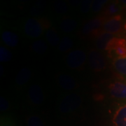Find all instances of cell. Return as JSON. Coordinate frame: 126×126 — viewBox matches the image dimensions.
Wrapping results in <instances>:
<instances>
[{
	"label": "cell",
	"mask_w": 126,
	"mask_h": 126,
	"mask_svg": "<svg viewBox=\"0 0 126 126\" xmlns=\"http://www.w3.org/2000/svg\"><path fill=\"white\" fill-rule=\"evenodd\" d=\"M124 22L121 15L117 14L114 16L109 18L103 23V29L104 32L116 34L119 33L122 30H123Z\"/></svg>",
	"instance_id": "cell-6"
},
{
	"label": "cell",
	"mask_w": 126,
	"mask_h": 126,
	"mask_svg": "<svg viewBox=\"0 0 126 126\" xmlns=\"http://www.w3.org/2000/svg\"><path fill=\"white\" fill-rule=\"evenodd\" d=\"M120 6H118L117 3H111L109 5V6L107 9V13L109 15H111L112 16H116L115 14H116L120 11Z\"/></svg>",
	"instance_id": "cell-27"
},
{
	"label": "cell",
	"mask_w": 126,
	"mask_h": 126,
	"mask_svg": "<svg viewBox=\"0 0 126 126\" xmlns=\"http://www.w3.org/2000/svg\"><path fill=\"white\" fill-rule=\"evenodd\" d=\"M1 39L7 47L16 48L19 44V36L13 31L9 30H1Z\"/></svg>",
	"instance_id": "cell-9"
},
{
	"label": "cell",
	"mask_w": 126,
	"mask_h": 126,
	"mask_svg": "<svg viewBox=\"0 0 126 126\" xmlns=\"http://www.w3.org/2000/svg\"><path fill=\"white\" fill-rule=\"evenodd\" d=\"M79 25V23L74 18H64L58 24L59 29L65 34H69L74 32Z\"/></svg>",
	"instance_id": "cell-11"
},
{
	"label": "cell",
	"mask_w": 126,
	"mask_h": 126,
	"mask_svg": "<svg viewBox=\"0 0 126 126\" xmlns=\"http://www.w3.org/2000/svg\"><path fill=\"white\" fill-rule=\"evenodd\" d=\"M44 9H45V3H37L31 9V14L34 17L39 16L44 12Z\"/></svg>",
	"instance_id": "cell-24"
},
{
	"label": "cell",
	"mask_w": 126,
	"mask_h": 126,
	"mask_svg": "<svg viewBox=\"0 0 126 126\" xmlns=\"http://www.w3.org/2000/svg\"><path fill=\"white\" fill-rule=\"evenodd\" d=\"M112 123L114 126H126V102L116 109L113 115Z\"/></svg>",
	"instance_id": "cell-10"
},
{
	"label": "cell",
	"mask_w": 126,
	"mask_h": 126,
	"mask_svg": "<svg viewBox=\"0 0 126 126\" xmlns=\"http://www.w3.org/2000/svg\"><path fill=\"white\" fill-rule=\"evenodd\" d=\"M0 126H17V125L14 118L9 114H6L1 116Z\"/></svg>",
	"instance_id": "cell-22"
},
{
	"label": "cell",
	"mask_w": 126,
	"mask_h": 126,
	"mask_svg": "<svg viewBox=\"0 0 126 126\" xmlns=\"http://www.w3.org/2000/svg\"><path fill=\"white\" fill-rule=\"evenodd\" d=\"M9 108V102L4 97H1L0 98V110L1 111H4L6 110H8Z\"/></svg>",
	"instance_id": "cell-28"
},
{
	"label": "cell",
	"mask_w": 126,
	"mask_h": 126,
	"mask_svg": "<svg viewBox=\"0 0 126 126\" xmlns=\"http://www.w3.org/2000/svg\"><path fill=\"white\" fill-rule=\"evenodd\" d=\"M45 30H46V24L39 18H28L23 24V30L25 35L31 39L39 38Z\"/></svg>",
	"instance_id": "cell-1"
},
{
	"label": "cell",
	"mask_w": 126,
	"mask_h": 126,
	"mask_svg": "<svg viewBox=\"0 0 126 126\" xmlns=\"http://www.w3.org/2000/svg\"><path fill=\"white\" fill-rule=\"evenodd\" d=\"M123 35H124V38L126 39V20L124 22V26H123Z\"/></svg>",
	"instance_id": "cell-29"
},
{
	"label": "cell",
	"mask_w": 126,
	"mask_h": 126,
	"mask_svg": "<svg viewBox=\"0 0 126 126\" xmlns=\"http://www.w3.org/2000/svg\"><path fill=\"white\" fill-rule=\"evenodd\" d=\"M106 50L113 59L126 58V39L123 37H113L108 44Z\"/></svg>",
	"instance_id": "cell-3"
},
{
	"label": "cell",
	"mask_w": 126,
	"mask_h": 126,
	"mask_svg": "<svg viewBox=\"0 0 126 126\" xmlns=\"http://www.w3.org/2000/svg\"><path fill=\"white\" fill-rule=\"evenodd\" d=\"M93 4V1L91 0H86L83 1L82 4L80 6V10L82 14H88L90 11V9H92V6Z\"/></svg>",
	"instance_id": "cell-25"
},
{
	"label": "cell",
	"mask_w": 126,
	"mask_h": 126,
	"mask_svg": "<svg viewBox=\"0 0 126 126\" xmlns=\"http://www.w3.org/2000/svg\"><path fill=\"white\" fill-rule=\"evenodd\" d=\"M74 41L69 36H64L58 46V50L60 52H67L73 46Z\"/></svg>",
	"instance_id": "cell-20"
},
{
	"label": "cell",
	"mask_w": 126,
	"mask_h": 126,
	"mask_svg": "<svg viewBox=\"0 0 126 126\" xmlns=\"http://www.w3.org/2000/svg\"><path fill=\"white\" fill-rule=\"evenodd\" d=\"M32 77V70L28 67H24L21 69L15 79V82L17 86L22 87L25 86Z\"/></svg>",
	"instance_id": "cell-13"
},
{
	"label": "cell",
	"mask_w": 126,
	"mask_h": 126,
	"mask_svg": "<svg viewBox=\"0 0 126 126\" xmlns=\"http://www.w3.org/2000/svg\"><path fill=\"white\" fill-rule=\"evenodd\" d=\"M87 55L82 50L77 49L71 51L67 56L66 64L68 67L76 69L81 67L86 61Z\"/></svg>",
	"instance_id": "cell-4"
},
{
	"label": "cell",
	"mask_w": 126,
	"mask_h": 126,
	"mask_svg": "<svg viewBox=\"0 0 126 126\" xmlns=\"http://www.w3.org/2000/svg\"><path fill=\"white\" fill-rule=\"evenodd\" d=\"M28 97L32 104L34 105L41 104L44 99V93L42 88L38 84L32 85L28 90Z\"/></svg>",
	"instance_id": "cell-8"
},
{
	"label": "cell",
	"mask_w": 126,
	"mask_h": 126,
	"mask_svg": "<svg viewBox=\"0 0 126 126\" xmlns=\"http://www.w3.org/2000/svg\"><path fill=\"white\" fill-rule=\"evenodd\" d=\"M88 64L95 72H101L107 67V61L99 51L93 50L88 55Z\"/></svg>",
	"instance_id": "cell-5"
},
{
	"label": "cell",
	"mask_w": 126,
	"mask_h": 126,
	"mask_svg": "<svg viewBox=\"0 0 126 126\" xmlns=\"http://www.w3.org/2000/svg\"><path fill=\"white\" fill-rule=\"evenodd\" d=\"M32 50L37 54H44L48 50V46L45 41L43 39H38L34 41L31 45Z\"/></svg>",
	"instance_id": "cell-18"
},
{
	"label": "cell",
	"mask_w": 126,
	"mask_h": 126,
	"mask_svg": "<svg viewBox=\"0 0 126 126\" xmlns=\"http://www.w3.org/2000/svg\"><path fill=\"white\" fill-rule=\"evenodd\" d=\"M102 25V21L100 18H94L86 23L83 27L82 32L84 34H88L91 32L98 30Z\"/></svg>",
	"instance_id": "cell-16"
},
{
	"label": "cell",
	"mask_w": 126,
	"mask_h": 126,
	"mask_svg": "<svg viewBox=\"0 0 126 126\" xmlns=\"http://www.w3.org/2000/svg\"><path fill=\"white\" fill-rule=\"evenodd\" d=\"M83 97L77 93H69L65 95L59 104V111L63 113L74 112L81 107Z\"/></svg>",
	"instance_id": "cell-2"
},
{
	"label": "cell",
	"mask_w": 126,
	"mask_h": 126,
	"mask_svg": "<svg viewBox=\"0 0 126 126\" xmlns=\"http://www.w3.org/2000/svg\"><path fill=\"white\" fill-rule=\"evenodd\" d=\"M110 95L113 98L118 100H126V82L116 81L109 86Z\"/></svg>",
	"instance_id": "cell-7"
},
{
	"label": "cell",
	"mask_w": 126,
	"mask_h": 126,
	"mask_svg": "<svg viewBox=\"0 0 126 126\" xmlns=\"http://www.w3.org/2000/svg\"><path fill=\"white\" fill-rule=\"evenodd\" d=\"M108 1L107 0H97V1H93V4L92 6V11L94 13H97L99 12L101 9H102L103 6Z\"/></svg>",
	"instance_id": "cell-26"
},
{
	"label": "cell",
	"mask_w": 126,
	"mask_h": 126,
	"mask_svg": "<svg viewBox=\"0 0 126 126\" xmlns=\"http://www.w3.org/2000/svg\"><path fill=\"white\" fill-rule=\"evenodd\" d=\"M121 2L122 4H124L126 6V0H122V1H121Z\"/></svg>",
	"instance_id": "cell-30"
},
{
	"label": "cell",
	"mask_w": 126,
	"mask_h": 126,
	"mask_svg": "<svg viewBox=\"0 0 126 126\" xmlns=\"http://www.w3.org/2000/svg\"><path fill=\"white\" fill-rule=\"evenodd\" d=\"M58 83L60 86L66 90H74L77 86L76 80L69 74H61L58 77Z\"/></svg>",
	"instance_id": "cell-12"
},
{
	"label": "cell",
	"mask_w": 126,
	"mask_h": 126,
	"mask_svg": "<svg viewBox=\"0 0 126 126\" xmlns=\"http://www.w3.org/2000/svg\"><path fill=\"white\" fill-rule=\"evenodd\" d=\"M53 11L58 16H64L69 11V6L66 2L58 1L53 4Z\"/></svg>",
	"instance_id": "cell-19"
},
{
	"label": "cell",
	"mask_w": 126,
	"mask_h": 126,
	"mask_svg": "<svg viewBox=\"0 0 126 126\" xmlns=\"http://www.w3.org/2000/svg\"><path fill=\"white\" fill-rule=\"evenodd\" d=\"M46 41L52 46H58L60 43V38L57 32L53 29H47L45 32Z\"/></svg>",
	"instance_id": "cell-17"
},
{
	"label": "cell",
	"mask_w": 126,
	"mask_h": 126,
	"mask_svg": "<svg viewBox=\"0 0 126 126\" xmlns=\"http://www.w3.org/2000/svg\"><path fill=\"white\" fill-rule=\"evenodd\" d=\"M12 58V53L4 46H0V62L7 63Z\"/></svg>",
	"instance_id": "cell-21"
},
{
	"label": "cell",
	"mask_w": 126,
	"mask_h": 126,
	"mask_svg": "<svg viewBox=\"0 0 126 126\" xmlns=\"http://www.w3.org/2000/svg\"><path fill=\"white\" fill-rule=\"evenodd\" d=\"M27 126H45L44 122L38 116H30L27 119Z\"/></svg>",
	"instance_id": "cell-23"
},
{
	"label": "cell",
	"mask_w": 126,
	"mask_h": 126,
	"mask_svg": "<svg viewBox=\"0 0 126 126\" xmlns=\"http://www.w3.org/2000/svg\"><path fill=\"white\" fill-rule=\"evenodd\" d=\"M112 66L118 75L126 79V58L113 59Z\"/></svg>",
	"instance_id": "cell-14"
},
{
	"label": "cell",
	"mask_w": 126,
	"mask_h": 126,
	"mask_svg": "<svg viewBox=\"0 0 126 126\" xmlns=\"http://www.w3.org/2000/svg\"><path fill=\"white\" fill-rule=\"evenodd\" d=\"M113 37H115V36L111 33H109L107 32H102L96 40V46L97 49L99 50H106L108 44Z\"/></svg>",
	"instance_id": "cell-15"
}]
</instances>
